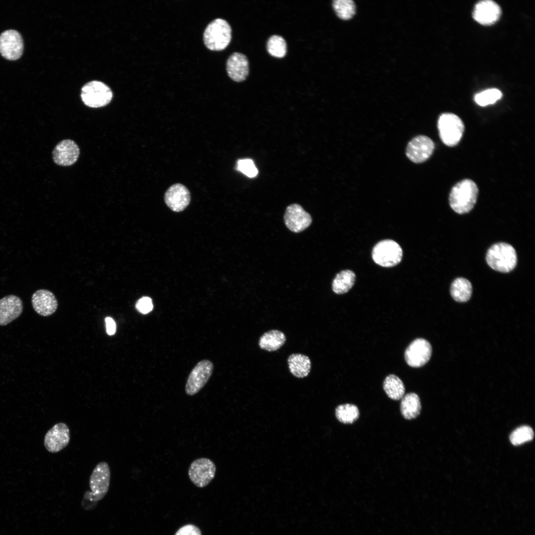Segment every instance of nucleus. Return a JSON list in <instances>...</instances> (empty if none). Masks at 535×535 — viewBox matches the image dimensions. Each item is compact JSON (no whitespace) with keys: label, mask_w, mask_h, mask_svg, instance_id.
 Wrapping results in <instances>:
<instances>
[{"label":"nucleus","mask_w":535,"mask_h":535,"mask_svg":"<svg viewBox=\"0 0 535 535\" xmlns=\"http://www.w3.org/2000/svg\"><path fill=\"white\" fill-rule=\"evenodd\" d=\"M478 187L473 180L465 179L456 183L452 188L449 196L450 207L456 213H469L476 203Z\"/></svg>","instance_id":"obj_1"},{"label":"nucleus","mask_w":535,"mask_h":535,"mask_svg":"<svg viewBox=\"0 0 535 535\" xmlns=\"http://www.w3.org/2000/svg\"><path fill=\"white\" fill-rule=\"evenodd\" d=\"M485 259L491 268L502 273L510 272L517 263L515 249L510 244L504 242L492 245L487 251Z\"/></svg>","instance_id":"obj_2"},{"label":"nucleus","mask_w":535,"mask_h":535,"mask_svg":"<svg viewBox=\"0 0 535 535\" xmlns=\"http://www.w3.org/2000/svg\"><path fill=\"white\" fill-rule=\"evenodd\" d=\"M231 27L225 20L215 19L207 25L204 31L205 45L211 51H222L231 41Z\"/></svg>","instance_id":"obj_3"},{"label":"nucleus","mask_w":535,"mask_h":535,"mask_svg":"<svg viewBox=\"0 0 535 535\" xmlns=\"http://www.w3.org/2000/svg\"><path fill=\"white\" fill-rule=\"evenodd\" d=\"M110 479V471L106 462L99 463L94 468L89 480L91 492L84 494V499L91 502H97L103 499L107 493Z\"/></svg>","instance_id":"obj_4"},{"label":"nucleus","mask_w":535,"mask_h":535,"mask_svg":"<svg viewBox=\"0 0 535 535\" xmlns=\"http://www.w3.org/2000/svg\"><path fill=\"white\" fill-rule=\"evenodd\" d=\"M437 128L442 142L447 146L453 147L460 141L465 127L458 116L452 113H444L438 118Z\"/></svg>","instance_id":"obj_5"},{"label":"nucleus","mask_w":535,"mask_h":535,"mask_svg":"<svg viewBox=\"0 0 535 535\" xmlns=\"http://www.w3.org/2000/svg\"><path fill=\"white\" fill-rule=\"evenodd\" d=\"M112 96L110 89L99 81L89 82L81 89L82 101L90 107L98 108L107 106L111 101Z\"/></svg>","instance_id":"obj_6"},{"label":"nucleus","mask_w":535,"mask_h":535,"mask_svg":"<svg viewBox=\"0 0 535 535\" xmlns=\"http://www.w3.org/2000/svg\"><path fill=\"white\" fill-rule=\"evenodd\" d=\"M403 251L400 246L395 241L390 239L382 240L377 243L372 251V258L377 265L383 267H392L401 261Z\"/></svg>","instance_id":"obj_7"},{"label":"nucleus","mask_w":535,"mask_h":535,"mask_svg":"<svg viewBox=\"0 0 535 535\" xmlns=\"http://www.w3.org/2000/svg\"><path fill=\"white\" fill-rule=\"evenodd\" d=\"M214 370L213 363L208 360L200 361L194 367L188 377L186 393L190 396L199 392L211 377Z\"/></svg>","instance_id":"obj_8"},{"label":"nucleus","mask_w":535,"mask_h":535,"mask_svg":"<svg viewBox=\"0 0 535 535\" xmlns=\"http://www.w3.org/2000/svg\"><path fill=\"white\" fill-rule=\"evenodd\" d=\"M215 472V465L211 460L201 458L192 462L188 470V476L196 486L204 487L213 480Z\"/></svg>","instance_id":"obj_9"},{"label":"nucleus","mask_w":535,"mask_h":535,"mask_svg":"<svg viewBox=\"0 0 535 535\" xmlns=\"http://www.w3.org/2000/svg\"><path fill=\"white\" fill-rule=\"evenodd\" d=\"M24 44L20 33L14 29L6 30L0 34V53L9 60L19 58L23 51Z\"/></svg>","instance_id":"obj_10"},{"label":"nucleus","mask_w":535,"mask_h":535,"mask_svg":"<svg viewBox=\"0 0 535 535\" xmlns=\"http://www.w3.org/2000/svg\"><path fill=\"white\" fill-rule=\"evenodd\" d=\"M432 348L429 342L423 338L412 341L405 351V359L407 364L414 368L425 365L430 359Z\"/></svg>","instance_id":"obj_11"},{"label":"nucleus","mask_w":535,"mask_h":535,"mask_svg":"<svg viewBox=\"0 0 535 535\" xmlns=\"http://www.w3.org/2000/svg\"><path fill=\"white\" fill-rule=\"evenodd\" d=\"M434 149V144L430 138L425 135H419L409 142L406 154L412 161L422 163L431 156Z\"/></svg>","instance_id":"obj_12"},{"label":"nucleus","mask_w":535,"mask_h":535,"mask_svg":"<svg viewBox=\"0 0 535 535\" xmlns=\"http://www.w3.org/2000/svg\"><path fill=\"white\" fill-rule=\"evenodd\" d=\"M70 441V430L64 423L55 424L46 433L44 445L51 453H56L66 447Z\"/></svg>","instance_id":"obj_13"},{"label":"nucleus","mask_w":535,"mask_h":535,"mask_svg":"<svg viewBox=\"0 0 535 535\" xmlns=\"http://www.w3.org/2000/svg\"><path fill=\"white\" fill-rule=\"evenodd\" d=\"M80 149L73 140L67 139L61 140L54 147L52 152L53 159L57 165L67 166L73 165L77 160Z\"/></svg>","instance_id":"obj_14"},{"label":"nucleus","mask_w":535,"mask_h":535,"mask_svg":"<svg viewBox=\"0 0 535 535\" xmlns=\"http://www.w3.org/2000/svg\"><path fill=\"white\" fill-rule=\"evenodd\" d=\"M284 219L287 228L295 233L306 229L312 221L311 215L297 204H293L287 207Z\"/></svg>","instance_id":"obj_15"},{"label":"nucleus","mask_w":535,"mask_h":535,"mask_svg":"<svg viewBox=\"0 0 535 535\" xmlns=\"http://www.w3.org/2000/svg\"><path fill=\"white\" fill-rule=\"evenodd\" d=\"M190 200L189 190L180 183H176L170 186L164 195L165 204L175 212L183 211L189 204Z\"/></svg>","instance_id":"obj_16"},{"label":"nucleus","mask_w":535,"mask_h":535,"mask_svg":"<svg viewBox=\"0 0 535 535\" xmlns=\"http://www.w3.org/2000/svg\"><path fill=\"white\" fill-rule=\"evenodd\" d=\"M23 310L21 298L14 295H6L0 299V325H6L18 318Z\"/></svg>","instance_id":"obj_17"},{"label":"nucleus","mask_w":535,"mask_h":535,"mask_svg":"<svg viewBox=\"0 0 535 535\" xmlns=\"http://www.w3.org/2000/svg\"><path fill=\"white\" fill-rule=\"evenodd\" d=\"M501 13V8L497 3L490 0H484L476 4L473 16L480 24L490 25L498 20Z\"/></svg>","instance_id":"obj_18"},{"label":"nucleus","mask_w":535,"mask_h":535,"mask_svg":"<svg viewBox=\"0 0 535 535\" xmlns=\"http://www.w3.org/2000/svg\"><path fill=\"white\" fill-rule=\"evenodd\" d=\"M31 302L35 311L44 317L53 314L58 307L55 296L47 289H39L35 292L32 296Z\"/></svg>","instance_id":"obj_19"},{"label":"nucleus","mask_w":535,"mask_h":535,"mask_svg":"<svg viewBox=\"0 0 535 535\" xmlns=\"http://www.w3.org/2000/svg\"><path fill=\"white\" fill-rule=\"evenodd\" d=\"M226 71L229 77L236 82L245 80L248 75L249 61L244 54L234 53L228 58L226 61Z\"/></svg>","instance_id":"obj_20"},{"label":"nucleus","mask_w":535,"mask_h":535,"mask_svg":"<svg viewBox=\"0 0 535 535\" xmlns=\"http://www.w3.org/2000/svg\"><path fill=\"white\" fill-rule=\"evenodd\" d=\"M291 373L298 378L307 376L310 373L311 362L309 358L302 354H293L287 360Z\"/></svg>","instance_id":"obj_21"},{"label":"nucleus","mask_w":535,"mask_h":535,"mask_svg":"<svg viewBox=\"0 0 535 535\" xmlns=\"http://www.w3.org/2000/svg\"><path fill=\"white\" fill-rule=\"evenodd\" d=\"M400 411L407 420L416 418L420 413L421 404L418 395L413 392L407 393L401 398Z\"/></svg>","instance_id":"obj_22"},{"label":"nucleus","mask_w":535,"mask_h":535,"mask_svg":"<svg viewBox=\"0 0 535 535\" xmlns=\"http://www.w3.org/2000/svg\"><path fill=\"white\" fill-rule=\"evenodd\" d=\"M284 333L278 330H271L260 337L259 345L261 348L268 351H275L279 349L285 342Z\"/></svg>","instance_id":"obj_23"},{"label":"nucleus","mask_w":535,"mask_h":535,"mask_svg":"<svg viewBox=\"0 0 535 535\" xmlns=\"http://www.w3.org/2000/svg\"><path fill=\"white\" fill-rule=\"evenodd\" d=\"M472 293V285L467 279L463 277L456 278L450 287V294L453 299L458 302L468 301Z\"/></svg>","instance_id":"obj_24"},{"label":"nucleus","mask_w":535,"mask_h":535,"mask_svg":"<svg viewBox=\"0 0 535 535\" xmlns=\"http://www.w3.org/2000/svg\"><path fill=\"white\" fill-rule=\"evenodd\" d=\"M356 275L354 272L349 269L343 270L337 273L332 281L333 291L337 294L347 292L353 286Z\"/></svg>","instance_id":"obj_25"},{"label":"nucleus","mask_w":535,"mask_h":535,"mask_svg":"<svg viewBox=\"0 0 535 535\" xmlns=\"http://www.w3.org/2000/svg\"><path fill=\"white\" fill-rule=\"evenodd\" d=\"M383 387L386 394L391 399L398 400L404 395V385L402 381L394 374H390L385 378Z\"/></svg>","instance_id":"obj_26"},{"label":"nucleus","mask_w":535,"mask_h":535,"mask_svg":"<svg viewBox=\"0 0 535 535\" xmlns=\"http://www.w3.org/2000/svg\"><path fill=\"white\" fill-rule=\"evenodd\" d=\"M335 415L340 422L343 424H352L359 418L360 413L355 405L345 404L337 407Z\"/></svg>","instance_id":"obj_27"},{"label":"nucleus","mask_w":535,"mask_h":535,"mask_svg":"<svg viewBox=\"0 0 535 535\" xmlns=\"http://www.w3.org/2000/svg\"><path fill=\"white\" fill-rule=\"evenodd\" d=\"M267 49L271 56L282 58L286 55L287 45L283 37L279 35H272L267 42Z\"/></svg>","instance_id":"obj_28"},{"label":"nucleus","mask_w":535,"mask_h":535,"mask_svg":"<svg viewBox=\"0 0 535 535\" xmlns=\"http://www.w3.org/2000/svg\"><path fill=\"white\" fill-rule=\"evenodd\" d=\"M332 5L337 15L342 19H349L355 13V5L352 0H335Z\"/></svg>","instance_id":"obj_29"},{"label":"nucleus","mask_w":535,"mask_h":535,"mask_svg":"<svg viewBox=\"0 0 535 535\" xmlns=\"http://www.w3.org/2000/svg\"><path fill=\"white\" fill-rule=\"evenodd\" d=\"M534 433L533 429L529 426L520 427L511 434L510 440L514 445H519L533 439Z\"/></svg>","instance_id":"obj_30"},{"label":"nucleus","mask_w":535,"mask_h":535,"mask_svg":"<svg viewBox=\"0 0 535 535\" xmlns=\"http://www.w3.org/2000/svg\"><path fill=\"white\" fill-rule=\"evenodd\" d=\"M502 97L501 92L497 89H490L477 94L475 97V101L481 106H486L493 104Z\"/></svg>","instance_id":"obj_31"},{"label":"nucleus","mask_w":535,"mask_h":535,"mask_svg":"<svg viewBox=\"0 0 535 535\" xmlns=\"http://www.w3.org/2000/svg\"><path fill=\"white\" fill-rule=\"evenodd\" d=\"M236 167L237 170L242 172L249 177H254L258 173V170L253 161L249 159L238 160Z\"/></svg>","instance_id":"obj_32"},{"label":"nucleus","mask_w":535,"mask_h":535,"mask_svg":"<svg viewBox=\"0 0 535 535\" xmlns=\"http://www.w3.org/2000/svg\"><path fill=\"white\" fill-rule=\"evenodd\" d=\"M136 308L142 314H146L149 313L153 308L151 298L146 296L142 297L136 302Z\"/></svg>","instance_id":"obj_33"},{"label":"nucleus","mask_w":535,"mask_h":535,"mask_svg":"<svg viewBox=\"0 0 535 535\" xmlns=\"http://www.w3.org/2000/svg\"><path fill=\"white\" fill-rule=\"evenodd\" d=\"M175 535H202L200 530L196 526L188 524L180 528Z\"/></svg>","instance_id":"obj_34"},{"label":"nucleus","mask_w":535,"mask_h":535,"mask_svg":"<svg viewBox=\"0 0 535 535\" xmlns=\"http://www.w3.org/2000/svg\"><path fill=\"white\" fill-rule=\"evenodd\" d=\"M105 321L107 334L109 335H113L116 331V325L114 320L110 317H107Z\"/></svg>","instance_id":"obj_35"}]
</instances>
